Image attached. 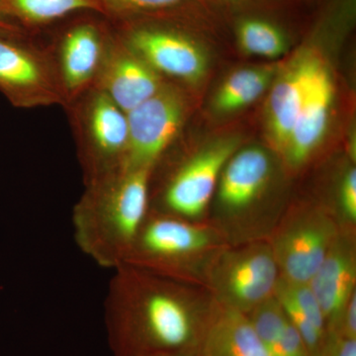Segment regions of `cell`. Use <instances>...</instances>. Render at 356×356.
<instances>
[{
	"mask_svg": "<svg viewBox=\"0 0 356 356\" xmlns=\"http://www.w3.org/2000/svg\"><path fill=\"white\" fill-rule=\"evenodd\" d=\"M290 0H261L218 9L231 14V29L243 53L275 60L290 48L293 30L282 13Z\"/></svg>",
	"mask_w": 356,
	"mask_h": 356,
	"instance_id": "obj_14",
	"label": "cell"
},
{
	"mask_svg": "<svg viewBox=\"0 0 356 356\" xmlns=\"http://www.w3.org/2000/svg\"><path fill=\"white\" fill-rule=\"evenodd\" d=\"M64 108L74 134L83 184L122 170L129 142L127 113L95 86Z\"/></svg>",
	"mask_w": 356,
	"mask_h": 356,
	"instance_id": "obj_5",
	"label": "cell"
},
{
	"mask_svg": "<svg viewBox=\"0 0 356 356\" xmlns=\"http://www.w3.org/2000/svg\"><path fill=\"white\" fill-rule=\"evenodd\" d=\"M215 6H234V4L247 3V2L261 1V0H208Z\"/></svg>",
	"mask_w": 356,
	"mask_h": 356,
	"instance_id": "obj_28",
	"label": "cell"
},
{
	"mask_svg": "<svg viewBox=\"0 0 356 356\" xmlns=\"http://www.w3.org/2000/svg\"><path fill=\"white\" fill-rule=\"evenodd\" d=\"M235 138L218 140L180 163L166 177L152 212L188 220L200 217L216 191L227 161L238 149Z\"/></svg>",
	"mask_w": 356,
	"mask_h": 356,
	"instance_id": "obj_8",
	"label": "cell"
},
{
	"mask_svg": "<svg viewBox=\"0 0 356 356\" xmlns=\"http://www.w3.org/2000/svg\"><path fill=\"white\" fill-rule=\"evenodd\" d=\"M211 242L207 229L187 220L151 211L125 264L175 280Z\"/></svg>",
	"mask_w": 356,
	"mask_h": 356,
	"instance_id": "obj_9",
	"label": "cell"
},
{
	"mask_svg": "<svg viewBox=\"0 0 356 356\" xmlns=\"http://www.w3.org/2000/svg\"><path fill=\"white\" fill-rule=\"evenodd\" d=\"M308 285L322 309L327 334L337 332L344 309L356 293V259L353 245L337 236Z\"/></svg>",
	"mask_w": 356,
	"mask_h": 356,
	"instance_id": "obj_16",
	"label": "cell"
},
{
	"mask_svg": "<svg viewBox=\"0 0 356 356\" xmlns=\"http://www.w3.org/2000/svg\"><path fill=\"white\" fill-rule=\"evenodd\" d=\"M21 27L17 23L14 22L13 19L7 16L3 7H2L1 1H0V31L2 30L14 29V28Z\"/></svg>",
	"mask_w": 356,
	"mask_h": 356,
	"instance_id": "obj_27",
	"label": "cell"
},
{
	"mask_svg": "<svg viewBox=\"0 0 356 356\" xmlns=\"http://www.w3.org/2000/svg\"><path fill=\"white\" fill-rule=\"evenodd\" d=\"M339 34L331 31L325 37L312 65L305 92L283 154L293 168L308 161L327 133L336 97V84L327 60L321 56L323 50Z\"/></svg>",
	"mask_w": 356,
	"mask_h": 356,
	"instance_id": "obj_12",
	"label": "cell"
},
{
	"mask_svg": "<svg viewBox=\"0 0 356 356\" xmlns=\"http://www.w3.org/2000/svg\"><path fill=\"white\" fill-rule=\"evenodd\" d=\"M0 92L16 108L64 105L41 33L22 27L0 31Z\"/></svg>",
	"mask_w": 356,
	"mask_h": 356,
	"instance_id": "obj_6",
	"label": "cell"
},
{
	"mask_svg": "<svg viewBox=\"0 0 356 356\" xmlns=\"http://www.w3.org/2000/svg\"><path fill=\"white\" fill-rule=\"evenodd\" d=\"M201 356H269L247 314L222 307L202 337Z\"/></svg>",
	"mask_w": 356,
	"mask_h": 356,
	"instance_id": "obj_18",
	"label": "cell"
},
{
	"mask_svg": "<svg viewBox=\"0 0 356 356\" xmlns=\"http://www.w3.org/2000/svg\"><path fill=\"white\" fill-rule=\"evenodd\" d=\"M217 13L209 2L110 20L122 41L168 83H200L208 70L200 29Z\"/></svg>",
	"mask_w": 356,
	"mask_h": 356,
	"instance_id": "obj_3",
	"label": "cell"
},
{
	"mask_svg": "<svg viewBox=\"0 0 356 356\" xmlns=\"http://www.w3.org/2000/svg\"><path fill=\"white\" fill-rule=\"evenodd\" d=\"M187 109L184 91L168 81L156 95L129 112L124 168L153 172L181 132Z\"/></svg>",
	"mask_w": 356,
	"mask_h": 356,
	"instance_id": "obj_7",
	"label": "cell"
},
{
	"mask_svg": "<svg viewBox=\"0 0 356 356\" xmlns=\"http://www.w3.org/2000/svg\"><path fill=\"white\" fill-rule=\"evenodd\" d=\"M339 206L341 213L350 222L356 221V170L351 168L346 172L339 186Z\"/></svg>",
	"mask_w": 356,
	"mask_h": 356,
	"instance_id": "obj_24",
	"label": "cell"
},
{
	"mask_svg": "<svg viewBox=\"0 0 356 356\" xmlns=\"http://www.w3.org/2000/svg\"><path fill=\"white\" fill-rule=\"evenodd\" d=\"M269 356H311L305 341L288 321L282 334L268 351Z\"/></svg>",
	"mask_w": 356,
	"mask_h": 356,
	"instance_id": "obj_23",
	"label": "cell"
},
{
	"mask_svg": "<svg viewBox=\"0 0 356 356\" xmlns=\"http://www.w3.org/2000/svg\"><path fill=\"white\" fill-rule=\"evenodd\" d=\"M40 33L50 54L65 107L95 86L113 26L104 14L84 9Z\"/></svg>",
	"mask_w": 356,
	"mask_h": 356,
	"instance_id": "obj_4",
	"label": "cell"
},
{
	"mask_svg": "<svg viewBox=\"0 0 356 356\" xmlns=\"http://www.w3.org/2000/svg\"><path fill=\"white\" fill-rule=\"evenodd\" d=\"M96 8L110 20L166 10L197 0H93ZM208 1V0H204Z\"/></svg>",
	"mask_w": 356,
	"mask_h": 356,
	"instance_id": "obj_22",
	"label": "cell"
},
{
	"mask_svg": "<svg viewBox=\"0 0 356 356\" xmlns=\"http://www.w3.org/2000/svg\"><path fill=\"white\" fill-rule=\"evenodd\" d=\"M248 317L268 353L280 339L287 323V316L280 302L273 295L250 311Z\"/></svg>",
	"mask_w": 356,
	"mask_h": 356,
	"instance_id": "obj_21",
	"label": "cell"
},
{
	"mask_svg": "<svg viewBox=\"0 0 356 356\" xmlns=\"http://www.w3.org/2000/svg\"><path fill=\"white\" fill-rule=\"evenodd\" d=\"M320 356H356V339H348L336 332L327 334Z\"/></svg>",
	"mask_w": 356,
	"mask_h": 356,
	"instance_id": "obj_25",
	"label": "cell"
},
{
	"mask_svg": "<svg viewBox=\"0 0 356 356\" xmlns=\"http://www.w3.org/2000/svg\"><path fill=\"white\" fill-rule=\"evenodd\" d=\"M336 334L348 339H356V293L344 309Z\"/></svg>",
	"mask_w": 356,
	"mask_h": 356,
	"instance_id": "obj_26",
	"label": "cell"
},
{
	"mask_svg": "<svg viewBox=\"0 0 356 356\" xmlns=\"http://www.w3.org/2000/svg\"><path fill=\"white\" fill-rule=\"evenodd\" d=\"M152 170L123 168L84 184L72 213L74 241L98 266L114 270L128 261L151 212Z\"/></svg>",
	"mask_w": 356,
	"mask_h": 356,
	"instance_id": "obj_2",
	"label": "cell"
},
{
	"mask_svg": "<svg viewBox=\"0 0 356 356\" xmlns=\"http://www.w3.org/2000/svg\"><path fill=\"white\" fill-rule=\"evenodd\" d=\"M271 166L268 154L261 147L236 151L222 168L217 185L222 209L231 213L248 209L268 184Z\"/></svg>",
	"mask_w": 356,
	"mask_h": 356,
	"instance_id": "obj_17",
	"label": "cell"
},
{
	"mask_svg": "<svg viewBox=\"0 0 356 356\" xmlns=\"http://www.w3.org/2000/svg\"><path fill=\"white\" fill-rule=\"evenodd\" d=\"M166 83L122 41L113 28V35L93 86L106 93L128 114L156 95Z\"/></svg>",
	"mask_w": 356,
	"mask_h": 356,
	"instance_id": "obj_15",
	"label": "cell"
},
{
	"mask_svg": "<svg viewBox=\"0 0 356 356\" xmlns=\"http://www.w3.org/2000/svg\"><path fill=\"white\" fill-rule=\"evenodd\" d=\"M277 72V67L273 65L243 67L232 72L213 98L214 109L226 114L245 108L271 86Z\"/></svg>",
	"mask_w": 356,
	"mask_h": 356,
	"instance_id": "obj_19",
	"label": "cell"
},
{
	"mask_svg": "<svg viewBox=\"0 0 356 356\" xmlns=\"http://www.w3.org/2000/svg\"><path fill=\"white\" fill-rule=\"evenodd\" d=\"M113 273L104 318L114 356H191L200 343V325L186 289L130 264Z\"/></svg>",
	"mask_w": 356,
	"mask_h": 356,
	"instance_id": "obj_1",
	"label": "cell"
},
{
	"mask_svg": "<svg viewBox=\"0 0 356 356\" xmlns=\"http://www.w3.org/2000/svg\"><path fill=\"white\" fill-rule=\"evenodd\" d=\"M280 273L271 247L250 245L226 252L211 273L222 307L248 314L273 296Z\"/></svg>",
	"mask_w": 356,
	"mask_h": 356,
	"instance_id": "obj_10",
	"label": "cell"
},
{
	"mask_svg": "<svg viewBox=\"0 0 356 356\" xmlns=\"http://www.w3.org/2000/svg\"><path fill=\"white\" fill-rule=\"evenodd\" d=\"M337 236L334 222L318 211L293 220L271 247L281 277L308 284Z\"/></svg>",
	"mask_w": 356,
	"mask_h": 356,
	"instance_id": "obj_13",
	"label": "cell"
},
{
	"mask_svg": "<svg viewBox=\"0 0 356 356\" xmlns=\"http://www.w3.org/2000/svg\"><path fill=\"white\" fill-rule=\"evenodd\" d=\"M10 19L28 31L40 33L70 14L95 9L93 0H0ZM98 11V10H97Z\"/></svg>",
	"mask_w": 356,
	"mask_h": 356,
	"instance_id": "obj_20",
	"label": "cell"
},
{
	"mask_svg": "<svg viewBox=\"0 0 356 356\" xmlns=\"http://www.w3.org/2000/svg\"><path fill=\"white\" fill-rule=\"evenodd\" d=\"M329 25L315 18L305 44L274 77L266 107L267 130L276 149L283 152L294 127L314 60L324 43Z\"/></svg>",
	"mask_w": 356,
	"mask_h": 356,
	"instance_id": "obj_11",
	"label": "cell"
},
{
	"mask_svg": "<svg viewBox=\"0 0 356 356\" xmlns=\"http://www.w3.org/2000/svg\"><path fill=\"white\" fill-rule=\"evenodd\" d=\"M311 1H316V0H311Z\"/></svg>",
	"mask_w": 356,
	"mask_h": 356,
	"instance_id": "obj_29",
	"label": "cell"
}]
</instances>
